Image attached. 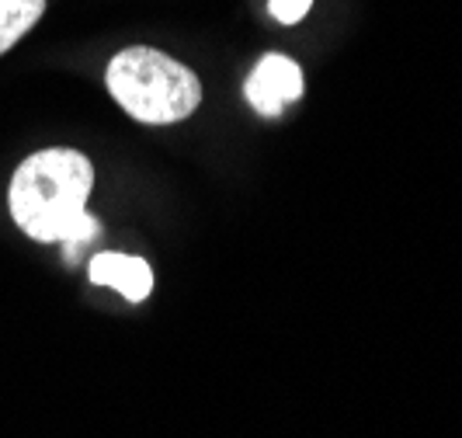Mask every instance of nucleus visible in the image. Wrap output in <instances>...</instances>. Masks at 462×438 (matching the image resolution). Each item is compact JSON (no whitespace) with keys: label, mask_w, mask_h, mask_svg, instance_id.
Instances as JSON below:
<instances>
[{"label":"nucleus","mask_w":462,"mask_h":438,"mask_svg":"<svg viewBox=\"0 0 462 438\" xmlns=\"http://www.w3.org/2000/svg\"><path fill=\"white\" fill-rule=\"evenodd\" d=\"M105 80L118 105L146 126L181 122L202 101V84L185 63L146 46L118 52Z\"/></svg>","instance_id":"nucleus-2"},{"label":"nucleus","mask_w":462,"mask_h":438,"mask_svg":"<svg viewBox=\"0 0 462 438\" xmlns=\"http://www.w3.org/2000/svg\"><path fill=\"white\" fill-rule=\"evenodd\" d=\"M310 7H313V0H268L272 18L282 24H300L310 14Z\"/></svg>","instance_id":"nucleus-6"},{"label":"nucleus","mask_w":462,"mask_h":438,"mask_svg":"<svg viewBox=\"0 0 462 438\" xmlns=\"http://www.w3.org/2000/svg\"><path fill=\"white\" fill-rule=\"evenodd\" d=\"M46 14V0H0V52L14 46Z\"/></svg>","instance_id":"nucleus-5"},{"label":"nucleus","mask_w":462,"mask_h":438,"mask_svg":"<svg viewBox=\"0 0 462 438\" xmlns=\"http://www.w3.org/2000/svg\"><path fill=\"white\" fill-rule=\"evenodd\" d=\"M91 282L94 285H112L129 303H143L153 289V268L143 257H133V254L105 251L94 254Z\"/></svg>","instance_id":"nucleus-4"},{"label":"nucleus","mask_w":462,"mask_h":438,"mask_svg":"<svg viewBox=\"0 0 462 438\" xmlns=\"http://www.w3.org/2000/svg\"><path fill=\"white\" fill-rule=\"evenodd\" d=\"M247 101L257 116H278L285 105L300 101L302 98V70L296 60L289 56H278V52H268L261 56V63L254 67V73L247 77Z\"/></svg>","instance_id":"nucleus-3"},{"label":"nucleus","mask_w":462,"mask_h":438,"mask_svg":"<svg viewBox=\"0 0 462 438\" xmlns=\"http://www.w3.org/2000/svg\"><path fill=\"white\" fill-rule=\"evenodd\" d=\"M91 188L94 167L80 150L69 146L39 150L11 178L7 191L11 219L32 240L63 244L69 261H77L73 251L101 230V219L88 212Z\"/></svg>","instance_id":"nucleus-1"}]
</instances>
